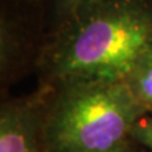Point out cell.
Instances as JSON below:
<instances>
[{
    "instance_id": "6da1fadb",
    "label": "cell",
    "mask_w": 152,
    "mask_h": 152,
    "mask_svg": "<svg viewBox=\"0 0 152 152\" xmlns=\"http://www.w3.org/2000/svg\"><path fill=\"white\" fill-rule=\"evenodd\" d=\"M151 47L152 15L121 4L74 28L55 56V70L74 85L126 83Z\"/></svg>"
},
{
    "instance_id": "7a4b0ae2",
    "label": "cell",
    "mask_w": 152,
    "mask_h": 152,
    "mask_svg": "<svg viewBox=\"0 0 152 152\" xmlns=\"http://www.w3.org/2000/svg\"><path fill=\"white\" fill-rule=\"evenodd\" d=\"M47 128L51 152H113L124 147L140 105L126 83L75 85Z\"/></svg>"
},
{
    "instance_id": "3957f363",
    "label": "cell",
    "mask_w": 152,
    "mask_h": 152,
    "mask_svg": "<svg viewBox=\"0 0 152 152\" xmlns=\"http://www.w3.org/2000/svg\"><path fill=\"white\" fill-rule=\"evenodd\" d=\"M0 152H39L36 122L24 109H7L0 119Z\"/></svg>"
},
{
    "instance_id": "277c9868",
    "label": "cell",
    "mask_w": 152,
    "mask_h": 152,
    "mask_svg": "<svg viewBox=\"0 0 152 152\" xmlns=\"http://www.w3.org/2000/svg\"><path fill=\"white\" fill-rule=\"evenodd\" d=\"M126 85L140 108L152 107V47L141 58Z\"/></svg>"
},
{
    "instance_id": "5b68a950",
    "label": "cell",
    "mask_w": 152,
    "mask_h": 152,
    "mask_svg": "<svg viewBox=\"0 0 152 152\" xmlns=\"http://www.w3.org/2000/svg\"><path fill=\"white\" fill-rule=\"evenodd\" d=\"M132 134L140 141L142 145L152 151V119L145 122L143 124L133 128Z\"/></svg>"
},
{
    "instance_id": "8992f818",
    "label": "cell",
    "mask_w": 152,
    "mask_h": 152,
    "mask_svg": "<svg viewBox=\"0 0 152 152\" xmlns=\"http://www.w3.org/2000/svg\"><path fill=\"white\" fill-rule=\"evenodd\" d=\"M67 3L72 4V5H77V4H83V3H86V1H90V0H66Z\"/></svg>"
},
{
    "instance_id": "52a82bcc",
    "label": "cell",
    "mask_w": 152,
    "mask_h": 152,
    "mask_svg": "<svg viewBox=\"0 0 152 152\" xmlns=\"http://www.w3.org/2000/svg\"><path fill=\"white\" fill-rule=\"evenodd\" d=\"M113 152H127V150H126V146H124V147H122V148H119V150L113 151Z\"/></svg>"
}]
</instances>
